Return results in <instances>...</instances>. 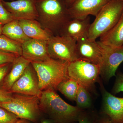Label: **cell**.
<instances>
[{
  "label": "cell",
  "instance_id": "6da1fadb",
  "mask_svg": "<svg viewBox=\"0 0 123 123\" xmlns=\"http://www.w3.org/2000/svg\"><path fill=\"white\" fill-rule=\"evenodd\" d=\"M37 21L52 35H60L64 25L71 19L65 0H37Z\"/></svg>",
  "mask_w": 123,
  "mask_h": 123
},
{
  "label": "cell",
  "instance_id": "277c9868",
  "mask_svg": "<svg viewBox=\"0 0 123 123\" xmlns=\"http://www.w3.org/2000/svg\"><path fill=\"white\" fill-rule=\"evenodd\" d=\"M123 12L121 0H111L100 10L91 24L88 38L96 41L110 31L120 19Z\"/></svg>",
  "mask_w": 123,
  "mask_h": 123
},
{
  "label": "cell",
  "instance_id": "4dcf8cb0",
  "mask_svg": "<svg viewBox=\"0 0 123 123\" xmlns=\"http://www.w3.org/2000/svg\"><path fill=\"white\" fill-rule=\"evenodd\" d=\"M30 121L25 119L19 118L14 123H30Z\"/></svg>",
  "mask_w": 123,
  "mask_h": 123
},
{
  "label": "cell",
  "instance_id": "836d02e7",
  "mask_svg": "<svg viewBox=\"0 0 123 123\" xmlns=\"http://www.w3.org/2000/svg\"><path fill=\"white\" fill-rule=\"evenodd\" d=\"M3 25L0 23V35L2 34V29Z\"/></svg>",
  "mask_w": 123,
  "mask_h": 123
},
{
  "label": "cell",
  "instance_id": "f1b7e54d",
  "mask_svg": "<svg viewBox=\"0 0 123 123\" xmlns=\"http://www.w3.org/2000/svg\"><path fill=\"white\" fill-rule=\"evenodd\" d=\"M12 93L7 91L0 89V101H6L10 99Z\"/></svg>",
  "mask_w": 123,
  "mask_h": 123
},
{
  "label": "cell",
  "instance_id": "30bf717a",
  "mask_svg": "<svg viewBox=\"0 0 123 123\" xmlns=\"http://www.w3.org/2000/svg\"><path fill=\"white\" fill-rule=\"evenodd\" d=\"M102 93L101 112L108 117L114 123H123V98L114 96L106 90L99 81Z\"/></svg>",
  "mask_w": 123,
  "mask_h": 123
},
{
  "label": "cell",
  "instance_id": "7a4b0ae2",
  "mask_svg": "<svg viewBox=\"0 0 123 123\" xmlns=\"http://www.w3.org/2000/svg\"><path fill=\"white\" fill-rule=\"evenodd\" d=\"M39 98L41 112L48 115L55 123L78 122L79 115L83 110L66 103L53 89L42 91Z\"/></svg>",
  "mask_w": 123,
  "mask_h": 123
},
{
  "label": "cell",
  "instance_id": "3957f363",
  "mask_svg": "<svg viewBox=\"0 0 123 123\" xmlns=\"http://www.w3.org/2000/svg\"><path fill=\"white\" fill-rule=\"evenodd\" d=\"M69 63L51 57L44 61L31 62L37 77L40 90H56L60 83L69 78L68 72Z\"/></svg>",
  "mask_w": 123,
  "mask_h": 123
},
{
  "label": "cell",
  "instance_id": "ac0fdd59",
  "mask_svg": "<svg viewBox=\"0 0 123 123\" xmlns=\"http://www.w3.org/2000/svg\"><path fill=\"white\" fill-rule=\"evenodd\" d=\"M99 42L110 47L123 46V12L118 22L108 32L100 37Z\"/></svg>",
  "mask_w": 123,
  "mask_h": 123
},
{
  "label": "cell",
  "instance_id": "484cf974",
  "mask_svg": "<svg viewBox=\"0 0 123 123\" xmlns=\"http://www.w3.org/2000/svg\"><path fill=\"white\" fill-rule=\"evenodd\" d=\"M114 85L111 91L114 95L123 92V74L120 72L117 73Z\"/></svg>",
  "mask_w": 123,
  "mask_h": 123
},
{
  "label": "cell",
  "instance_id": "7c38bea8",
  "mask_svg": "<svg viewBox=\"0 0 123 123\" xmlns=\"http://www.w3.org/2000/svg\"><path fill=\"white\" fill-rule=\"evenodd\" d=\"M76 49L77 60L100 65L103 53L99 42L83 38L77 41Z\"/></svg>",
  "mask_w": 123,
  "mask_h": 123
},
{
  "label": "cell",
  "instance_id": "83f0119b",
  "mask_svg": "<svg viewBox=\"0 0 123 123\" xmlns=\"http://www.w3.org/2000/svg\"><path fill=\"white\" fill-rule=\"evenodd\" d=\"M12 64V63H7L0 65V87L5 78L11 69Z\"/></svg>",
  "mask_w": 123,
  "mask_h": 123
},
{
  "label": "cell",
  "instance_id": "ba28073f",
  "mask_svg": "<svg viewBox=\"0 0 123 123\" xmlns=\"http://www.w3.org/2000/svg\"><path fill=\"white\" fill-rule=\"evenodd\" d=\"M102 49V59L99 66L100 75L108 81L116 76V73L119 66L123 62V46L112 48L104 46L99 42Z\"/></svg>",
  "mask_w": 123,
  "mask_h": 123
},
{
  "label": "cell",
  "instance_id": "7402d4cb",
  "mask_svg": "<svg viewBox=\"0 0 123 123\" xmlns=\"http://www.w3.org/2000/svg\"><path fill=\"white\" fill-rule=\"evenodd\" d=\"M75 101L76 103L77 106L81 110L89 109L92 104V99L89 91L79 85Z\"/></svg>",
  "mask_w": 123,
  "mask_h": 123
},
{
  "label": "cell",
  "instance_id": "d4e9b609",
  "mask_svg": "<svg viewBox=\"0 0 123 123\" xmlns=\"http://www.w3.org/2000/svg\"><path fill=\"white\" fill-rule=\"evenodd\" d=\"M14 20L11 14L3 5L2 1L0 0V23L4 25Z\"/></svg>",
  "mask_w": 123,
  "mask_h": 123
},
{
  "label": "cell",
  "instance_id": "e575fe53",
  "mask_svg": "<svg viewBox=\"0 0 123 123\" xmlns=\"http://www.w3.org/2000/svg\"><path fill=\"white\" fill-rule=\"evenodd\" d=\"M0 0L2 1V0Z\"/></svg>",
  "mask_w": 123,
  "mask_h": 123
},
{
  "label": "cell",
  "instance_id": "e0dca14e",
  "mask_svg": "<svg viewBox=\"0 0 123 123\" xmlns=\"http://www.w3.org/2000/svg\"><path fill=\"white\" fill-rule=\"evenodd\" d=\"M19 23L25 34L30 38L48 41L52 35L44 30L36 20H22Z\"/></svg>",
  "mask_w": 123,
  "mask_h": 123
},
{
  "label": "cell",
  "instance_id": "8d00e7d4",
  "mask_svg": "<svg viewBox=\"0 0 123 123\" xmlns=\"http://www.w3.org/2000/svg\"><path fill=\"white\" fill-rule=\"evenodd\" d=\"M35 0L36 1V0Z\"/></svg>",
  "mask_w": 123,
  "mask_h": 123
},
{
  "label": "cell",
  "instance_id": "ffe728a7",
  "mask_svg": "<svg viewBox=\"0 0 123 123\" xmlns=\"http://www.w3.org/2000/svg\"><path fill=\"white\" fill-rule=\"evenodd\" d=\"M79 86L76 82L69 78L60 83L56 90L70 101H75Z\"/></svg>",
  "mask_w": 123,
  "mask_h": 123
},
{
  "label": "cell",
  "instance_id": "1f68e13d",
  "mask_svg": "<svg viewBox=\"0 0 123 123\" xmlns=\"http://www.w3.org/2000/svg\"><path fill=\"white\" fill-rule=\"evenodd\" d=\"M65 0L66 5L69 7L77 0Z\"/></svg>",
  "mask_w": 123,
  "mask_h": 123
},
{
  "label": "cell",
  "instance_id": "cb8c5ba5",
  "mask_svg": "<svg viewBox=\"0 0 123 123\" xmlns=\"http://www.w3.org/2000/svg\"><path fill=\"white\" fill-rule=\"evenodd\" d=\"M18 119L12 112L0 107V123H14Z\"/></svg>",
  "mask_w": 123,
  "mask_h": 123
},
{
  "label": "cell",
  "instance_id": "2e32d148",
  "mask_svg": "<svg viewBox=\"0 0 123 123\" xmlns=\"http://www.w3.org/2000/svg\"><path fill=\"white\" fill-rule=\"evenodd\" d=\"M31 62L19 56L12 63V67L5 78L0 89L9 91L13 84L19 79Z\"/></svg>",
  "mask_w": 123,
  "mask_h": 123
},
{
  "label": "cell",
  "instance_id": "5b68a950",
  "mask_svg": "<svg viewBox=\"0 0 123 123\" xmlns=\"http://www.w3.org/2000/svg\"><path fill=\"white\" fill-rule=\"evenodd\" d=\"M39 98L20 94L12 93L10 99L0 101V107L12 112L19 118L29 121H37L41 112Z\"/></svg>",
  "mask_w": 123,
  "mask_h": 123
},
{
  "label": "cell",
  "instance_id": "d6a6232c",
  "mask_svg": "<svg viewBox=\"0 0 123 123\" xmlns=\"http://www.w3.org/2000/svg\"><path fill=\"white\" fill-rule=\"evenodd\" d=\"M41 123H55L51 119H45L42 120Z\"/></svg>",
  "mask_w": 123,
  "mask_h": 123
},
{
  "label": "cell",
  "instance_id": "f546056e",
  "mask_svg": "<svg viewBox=\"0 0 123 123\" xmlns=\"http://www.w3.org/2000/svg\"><path fill=\"white\" fill-rule=\"evenodd\" d=\"M95 123H114L108 117L100 114L98 115Z\"/></svg>",
  "mask_w": 123,
  "mask_h": 123
},
{
  "label": "cell",
  "instance_id": "d590c367",
  "mask_svg": "<svg viewBox=\"0 0 123 123\" xmlns=\"http://www.w3.org/2000/svg\"><path fill=\"white\" fill-rule=\"evenodd\" d=\"M121 0L123 2V0Z\"/></svg>",
  "mask_w": 123,
  "mask_h": 123
},
{
  "label": "cell",
  "instance_id": "603a6c76",
  "mask_svg": "<svg viewBox=\"0 0 123 123\" xmlns=\"http://www.w3.org/2000/svg\"><path fill=\"white\" fill-rule=\"evenodd\" d=\"M98 115L93 111L83 110L78 119V123H95Z\"/></svg>",
  "mask_w": 123,
  "mask_h": 123
},
{
  "label": "cell",
  "instance_id": "44dd1931",
  "mask_svg": "<svg viewBox=\"0 0 123 123\" xmlns=\"http://www.w3.org/2000/svg\"><path fill=\"white\" fill-rule=\"evenodd\" d=\"M0 50L22 56V44L4 35H0Z\"/></svg>",
  "mask_w": 123,
  "mask_h": 123
},
{
  "label": "cell",
  "instance_id": "4316f807",
  "mask_svg": "<svg viewBox=\"0 0 123 123\" xmlns=\"http://www.w3.org/2000/svg\"><path fill=\"white\" fill-rule=\"evenodd\" d=\"M19 56L0 50V65L13 63Z\"/></svg>",
  "mask_w": 123,
  "mask_h": 123
},
{
  "label": "cell",
  "instance_id": "d6986e66",
  "mask_svg": "<svg viewBox=\"0 0 123 123\" xmlns=\"http://www.w3.org/2000/svg\"><path fill=\"white\" fill-rule=\"evenodd\" d=\"M2 34L22 44L30 39L25 34L18 20H14L3 25Z\"/></svg>",
  "mask_w": 123,
  "mask_h": 123
},
{
  "label": "cell",
  "instance_id": "52a82bcc",
  "mask_svg": "<svg viewBox=\"0 0 123 123\" xmlns=\"http://www.w3.org/2000/svg\"><path fill=\"white\" fill-rule=\"evenodd\" d=\"M76 42L64 36H52L47 41L48 50L50 57L69 63L76 60Z\"/></svg>",
  "mask_w": 123,
  "mask_h": 123
},
{
  "label": "cell",
  "instance_id": "9c48e42d",
  "mask_svg": "<svg viewBox=\"0 0 123 123\" xmlns=\"http://www.w3.org/2000/svg\"><path fill=\"white\" fill-rule=\"evenodd\" d=\"M9 91L12 93L39 97L42 91L40 89L37 77L31 64L26 68Z\"/></svg>",
  "mask_w": 123,
  "mask_h": 123
},
{
  "label": "cell",
  "instance_id": "4fadbf2b",
  "mask_svg": "<svg viewBox=\"0 0 123 123\" xmlns=\"http://www.w3.org/2000/svg\"><path fill=\"white\" fill-rule=\"evenodd\" d=\"M111 0H77L68 7L72 18L83 19L92 15L96 17Z\"/></svg>",
  "mask_w": 123,
  "mask_h": 123
},
{
  "label": "cell",
  "instance_id": "8fae6325",
  "mask_svg": "<svg viewBox=\"0 0 123 123\" xmlns=\"http://www.w3.org/2000/svg\"><path fill=\"white\" fill-rule=\"evenodd\" d=\"M5 8L10 12L14 20H37L38 14L35 0H2Z\"/></svg>",
  "mask_w": 123,
  "mask_h": 123
},
{
  "label": "cell",
  "instance_id": "9a60e30c",
  "mask_svg": "<svg viewBox=\"0 0 123 123\" xmlns=\"http://www.w3.org/2000/svg\"><path fill=\"white\" fill-rule=\"evenodd\" d=\"M90 20L89 16L83 19L71 18L62 29L60 35L69 37L76 42L83 38H88Z\"/></svg>",
  "mask_w": 123,
  "mask_h": 123
},
{
  "label": "cell",
  "instance_id": "8992f818",
  "mask_svg": "<svg viewBox=\"0 0 123 123\" xmlns=\"http://www.w3.org/2000/svg\"><path fill=\"white\" fill-rule=\"evenodd\" d=\"M68 72L69 78L90 92L93 91L95 84L99 79L100 66L85 61L77 60L69 63Z\"/></svg>",
  "mask_w": 123,
  "mask_h": 123
},
{
  "label": "cell",
  "instance_id": "5bb4252c",
  "mask_svg": "<svg viewBox=\"0 0 123 123\" xmlns=\"http://www.w3.org/2000/svg\"><path fill=\"white\" fill-rule=\"evenodd\" d=\"M22 56L31 62L44 61L50 57L46 40L30 38L22 44Z\"/></svg>",
  "mask_w": 123,
  "mask_h": 123
}]
</instances>
